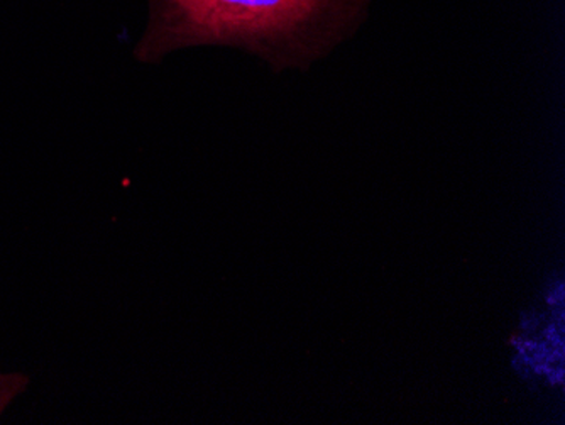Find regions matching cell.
<instances>
[{
    "mask_svg": "<svg viewBox=\"0 0 565 425\" xmlns=\"http://www.w3.org/2000/svg\"><path fill=\"white\" fill-rule=\"evenodd\" d=\"M30 385V376L21 371H0V421Z\"/></svg>",
    "mask_w": 565,
    "mask_h": 425,
    "instance_id": "cell-2",
    "label": "cell"
},
{
    "mask_svg": "<svg viewBox=\"0 0 565 425\" xmlns=\"http://www.w3.org/2000/svg\"><path fill=\"white\" fill-rule=\"evenodd\" d=\"M374 0H145L132 47L158 65L195 47H228L271 72H307L366 26Z\"/></svg>",
    "mask_w": 565,
    "mask_h": 425,
    "instance_id": "cell-1",
    "label": "cell"
}]
</instances>
